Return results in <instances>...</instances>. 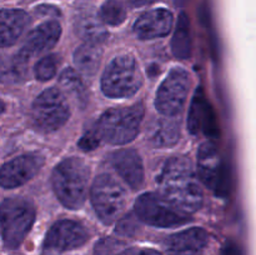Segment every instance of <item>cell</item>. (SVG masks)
<instances>
[{
	"instance_id": "6",
	"label": "cell",
	"mask_w": 256,
	"mask_h": 255,
	"mask_svg": "<svg viewBox=\"0 0 256 255\" xmlns=\"http://www.w3.org/2000/svg\"><path fill=\"white\" fill-rule=\"evenodd\" d=\"M70 116L66 98L56 88L42 92L32 108V120L38 130L52 132L60 129Z\"/></svg>"
},
{
	"instance_id": "12",
	"label": "cell",
	"mask_w": 256,
	"mask_h": 255,
	"mask_svg": "<svg viewBox=\"0 0 256 255\" xmlns=\"http://www.w3.org/2000/svg\"><path fill=\"white\" fill-rule=\"evenodd\" d=\"M60 34H62V28L59 22H44L29 32L24 44L22 45V49L19 50V54L29 62L32 56L42 54L54 48L59 40Z\"/></svg>"
},
{
	"instance_id": "28",
	"label": "cell",
	"mask_w": 256,
	"mask_h": 255,
	"mask_svg": "<svg viewBox=\"0 0 256 255\" xmlns=\"http://www.w3.org/2000/svg\"><path fill=\"white\" fill-rule=\"evenodd\" d=\"M100 142H102V138H100L98 129L95 128V129L88 132L82 138V140L79 142V146L82 148V150H85V152H88V150L95 149V148L100 144Z\"/></svg>"
},
{
	"instance_id": "10",
	"label": "cell",
	"mask_w": 256,
	"mask_h": 255,
	"mask_svg": "<svg viewBox=\"0 0 256 255\" xmlns=\"http://www.w3.org/2000/svg\"><path fill=\"white\" fill-rule=\"evenodd\" d=\"M89 234L79 222L72 220H60L55 222L45 236L42 250L45 254H62L76 249L86 242Z\"/></svg>"
},
{
	"instance_id": "19",
	"label": "cell",
	"mask_w": 256,
	"mask_h": 255,
	"mask_svg": "<svg viewBox=\"0 0 256 255\" xmlns=\"http://www.w3.org/2000/svg\"><path fill=\"white\" fill-rule=\"evenodd\" d=\"M180 126L175 120L162 118L150 125L148 139L156 148H170L179 142Z\"/></svg>"
},
{
	"instance_id": "17",
	"label": "cell",
	"mask_w": 256,
	"mask_h": 255,
	"mask_svg": "<svg viewBox=\"0 0 256 255\" xmlns=\"http://www.w3.org/2000/svg\"><path fill=\"white\" fill-rule=\"evenodd\" d=\"M29 22V15L22 10H0V48L10 46L16 42Z\"/></svg>"
},
{
	"instance_id": "29",
	"label": "cell",
	"mask_w": 256,
	"mask_h": 255,
	"mask_svg": "<svg viewBox=\"0 0 256 255\" xmlns=\"http://www.w3.org/2000/svg\"><path fill=\"white\" fill-rule=\"evenodd\" d=\"M118 232L120 234H124V235H132L135 230V224L132 222V218H126V219H122V222L118 224Z\"/></svg>"
},
{
	"instance_id": "14",
	"label": "cell",
	"mask_w": 256,
	"mask_h": 255,
	"mask_svg": "<svg viewBox=\"0 0 256 255\" xmlns=\"http://www.w3.org/2000/svg\"><path fill=\"white\" fill-rule=\"evenodd\" d=\"M206 245V232L200 228H192L168 238L165 249L169 255H202Z\"/></svg>"
},
{
	"instance_id": "11",
	"label": "cell",
	"mask_w": 256,
	"mask_h": 255,
	"mask_svg": "<svg viewBox=\"0 0 256 255\" xmlns=\"http://www.w3.org/2000/svg\"><path fill=\"white\" fill-rule=\"evenodd\" d=\"M44 164L42 156L28 154L15 158L0 169V185L6 189L18 188L35 176Z\"/></svg>"
},
{
	"instance_id": "18",
	"label": "cell",
	"mask_w": 256,
	"mask_h": 255,
	"mask_svg": "<svg viewBox=\"0 0 256 255\" xmlns=\"http://www.w3.org/2000/svg\"><path fill=\"white\" fill-rule=\"evenodd\" d=\"M100 15L94 14L92 12H84L75 20V32L84 40L90 44H99L104 42L108 36Z\"/></svg>"
},
{
	"instance_id": "20",
	"label": "cell",
	"mask_w": 256,
	"mask_h": 255,
	"mask_svg": "<svg viewBox=\"0 0 256 255\" xmlns=\"http://www.w3.org/2000/svg\"><path fill=\"white\" fill-rule=\"evenodd\" d=\"M28 75V60L18 52L15 55L0 54V82L18 84Z\"/></svg>"
},
{
	"instance_id": "2",
	"label": "cell",
	"mask_w": 256,
	"mask_h": 255,
	"mask_svg": "<svg viewBox=\"0 0 256 255\" xmlns=\"http://www.w3.org/2000/svg\"><path fill=\"white\" fill-rule=\"evenodd\" d=\"M89 176V166L78 158L65 159L55 166L52 176V189L64 206L78 209L84 204Z\"/></svg>"
},
{
	"instance_id": "13",
	"label": "cell",
	"mask_w": 256,
	"mask_h": 255,
	"mask_svg": "<svg viewBox=\"0 0 256 255\" xmlns=\"http://www.w3.org/2000/svg\"><path fill=\"white\" fill-rule=\"evenodd\" d=\"M198 169L202 182L209 189H222V162L218 148L214 142H206L200 146L198 152Z\"/></svg>"
},
{
	"instance_id": "15",
	"label": "cell",
	"mask_w": 256,
	"mask_h": 255,
	"mask_svg": "<svg viewBox=\"0 0 256 255\" xmlns=\"http://www.w3.org/2000/svg\"><path fill=\"white\" fill-rule=\"evenodd\" d=\"M172 26V14L166 9H155L142 14L134 25V32L140 39L165 36Z\"/></svg>"
},
{
	"instance_id": "3",
	"label": "cell",
	"mask_w": 256,
	"mask_h": 255,
	"mask_svg": "<svg viewBox=\"0 0 256 255\" xmlns=\"http://www.w3.org/2000/svg\"><path fill=\"white\" fill-rule=\"evenodd\" d=\"M142 118V104L114 108L102 115L96 129L102 140L109 144L122 145L134 140L139 132Z\"/></svg>"
},
{
	"instance_id": "33",
	"label": "cell",
	"mask_w": 256,
	"mask_h": 255,
	"mask_svg": "<svg viewBox=\"0 0 256 255\" xmlns=\"http://www.w3.org/2000/svg\"><path fill=\"white\" fill-rule=\"evenodd\" d=\"M2 112H4V102H2V100H0V115L2 114Z\"/></svg>"
},
{
	"instance_id": "23",
	"label": "cell",
	"mask_w": 256,
	"mask_h": 255,
	"mask_svg": "<svg viewBox=\"0 0 256 255\" xmlns=\"http://www.w3.org/2000/svg\"><path fill=\"white\" fill-rule=\"evenodd\" d=\"M60 84L65 92L75 100L78 105L84 108L88 102V90L82 78L75 70L65 69L60 75Z\"/></svg>"
},
{
	"instance_id": "4",
	"label": "cell",
	"mask_w": 256,
	"mask_h": 255,
	"mask_svg": "<svg viewBox=\"0 0 256 255\" xmlns=\"http://www.w3.org/2000/svg\"><path fill=\"white\" fill-rule=\"evenodd\" d=\"M35 220L34 205L22 198H10L0 204V229L2 242L16 249L28 235Z\"/></svg>"
},
{
	"instance_id": "21",
	"label": "cell",
	"mask_w": 256,
	"mask_h": 255,
	"mask_svg": "<svg viewBox=\"0 0 256 255\" xmlns=\"http://www.w3.org/2000/svg\"><path fill=\"white\" fill-rule=\"evenodd\" d=\"M102 52L98 44L85 42L74 54V62L78 69L85 75H94L99 69Z\"/></svg>"
},
{
	"instance_id": "32",
	"label": "cell",
	"mask_w": 256,
	"mask_h": 255,
	"mask_svg": "<svg viewBox=\"0 0 256 255\" xmlns=\"http://www.w3.org/2000/svg\"><path fill=\"white\" fill-rule=\"evenodd\" d=\"M155 0H130V4L135 8H139V6H144V5H149L152 4Z\"/></svg>"
},
{
	"instance_id": "9",
	"label": "cell",
	"mask_w": 256,
	"mask_h": 255,
	"mask_svg": "<svg viewBox=\"0 0 256 255\" xmlns=\"http://www.w3.org/2000/svg\"><path fill=\"white\" fill-rule=\"evenodd\" d=\"M190 86V75L182 68L168 74L156 92L155 106L165 116H175L184 108Z\"/></svg>"
},
{
	"instance_id": "8",
	"label": "cell",
	"mask_w": 256,
	"mask_h": 255,
	"mask_svg": "<svg viewBox=\"0 0 256 255\" xmlns=\"http://www.w3.org/2000/svg\"><path fill=\"white\" fill-rule=\"evenodd\" d=\"M135 212L140 220L159 228L182 225L192 219L190 214L172 205L162 195L154 192H146L138 198Z\"/></svg>"
},
{
	"instance_id": "22",
	"label": "cell",
	"mask_w": 256,
	"mask_h": 255,
	"mask_svg": "<svg viewBox=\"0 0 256 255\" xmlns=\"http://www.w3.org/2000/svg\"><path fill=\"white\" fill-rule=\"evenodd\" d=\"M172 54L178 59H188L192 52V39H190V22L185 12L180 14L176 29L172 42Z\"/></svg>"
},
{
	"instance_id": "7",
	"label": "cell",
	"mask_w": 256,
	"mask_h": 255,
	"mask_svg": "<svg viewBox=\"0 0 256 255\" xmlns=\"http://www.w3.org/2000/svg\"><path fill=\"white\" fill-rule=\"evenodd\" d=\"M92 202L99 219L112 224L124 212L126 192L114 178L102 174L92 182Z\"/></svg>"
},
{
	"instance_id": "5",
	"label": "cell",
	"mask_w": 256,
	"mask_h": 255,
	"mask_svg": "<svg viewBox=\"0 0 256 255\" xmlns=\"http://www.w3.org/2000/svg\"><path fill=\"white\" fill-rule=\"evenodd\" d=\"M142 85V75L132 55H120L112 59L102 78V89L109 98H128Z\"/></svg>"
},
{
	"instance_id": "25",
	"label": "cell",
	"mask_w": 256,
	"mask_h": 255,
	"mask_svg": "<svg viewBox=\"0 0 256 255\" xmlns=\"http://www.w3.org/2000/svg\"><path fill=\"white\" fill-rule=\"evenodd\" d=\"M99 15L105 24L119 25L126 18V8L122 0H106L100 9Z\"/></svg>"
},
{
	"instance_id": "16",
	"label": "cell",
	"mask_w": 256,
	"mask_h": 255,
	"mask_svg": "<svg viewBox=\"0 0 256 255\" xmlns=\"http://www.w3.org/2000/svg\"><path fill=\"white\" fill-rule=\"evenodd\" d=\"M112 166L118 174L125 180L128 185L132 189H138L144 182V166L142 158L135 150L122 149L115 152L112 155Z\"/></svg>"
},
{
	"instance_id": "26",
	"label": "cell",
	"mask_w": 256,
	"mask_h": 255,
	"mask_svg": "<svg viewBox=\"0 0 256 255\" xmlns=\"http://www.w3.org/2000/svg\"><path fill=\"white\" fill-rule=\"evenodd\" d=\"M58 68V56L56 55H46L35 65V76L42 82L52 79L56 72Z\"/></svg>"
},
{
	"instance_id": "27",
	"label": "cell",
	"mask_w": 256,
	"mask_h": 255,
	"mask_svg": "<svg viewBox=\"0 0 256 255\" xmlns=\"http://www.w3.org/2000/svg\"><path fill=\"white\" fill-rule=\"evenodd\" d=\"M128 249L126 244L112 238H104L95 245V255H122Z\"/></svg>"
},
{
	"instance_id": "30",
	"label": "cell",
	"mask_w": 256,
	"mask_h": 255,
	"mask_svg": "<svg viewBox=\"0 0 256 255\" xmlns=\"http://www.w3.org/2000/svg\"><path fill=\"white\" fill-rule=\"evenodd\" d=\"M122 255H162L160 252L152 249H138V248H128Z\"/></svg>"
},
{
	"instance_id": "31",
	"label": "cell",
	"mask_w": 256,
	"mask_h": 255,
	"mask_svg": "<svg viewBox=\"0 0 256 255\" xmlns=\"http://www.w3.org/2000/svg\"><path fill=\"white\" fill-rule=\"evenodd\" d=\"M222 255H242L239 246L234 242H228L222 249Z\"/></svg>"
},
{
	"instance_id": "24",
	"label": "cell",
	"mask_w": 256,
	"mask_h": 255,
	"mask_svg": "<svg viewBox=\"0 0 256 255\" xmlns=\"http://www.w3.org/2000/svg\"><path fill=\"white\" fill-rule=\"evenodd\" d=\"M208 106L209 105L205 102L202 90L198 89L192 100L189 118H188V129H189V132L192 134H198L200 132V129H202Z\"/></svg>"
},
{
	"instance_id": "1",
	"label": "cell",
	"mask_w": 256,
	"mask_h": 255,
	"mask_svg": "<svg viewBox=\"0 0 256 255\" xmlns=\"http://www.w3.org/2000/svg\"><path fill=\"white\" fill-rule=\"evenodd\" d=\"M162 195L182 212L192 214L202 204V192L189 159H170L158 176Z\"/></svg>"
}]
</instances>
